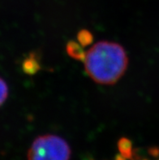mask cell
Listing matches in <instances>:
<instances>
[{"label":"cell","instance_id":"cell-1","mask_svg":"<svg viewBox=\"0 0 159 160\" xmlns=\"http://www.w3.org/2000/svg\"><path fill=\"white\" fill-rule=\"evenodd\" d=\"M85 69L100 85H114L124 75L128 65L127 52L119 43L101 41L87 51Z\"/></svg>","mask_w":159,"mask_h":160},{"label":"cell","instance_id":"cell-2","mask_svg":"<svg viewBox=\"0 0 159 160\" xmlns=\"http://www.w3.org/2000/svg\"><path fill=\"white\" fill-rule=\"evenodd\" d=\"M71 149L60 137L46 134L33 141L28 152V160H70Z\"/></svg>","mask_w":159,"mask_h":160},{"label":"cell","instance_id":"cell-3","mask_svg":"<svg viewBox=\"0 0 159 160\" xmlns=\"http://www.w3.org/2000/svg\"><path fill=\"white\" fill-rule=\"evenodd\" d=\"M22 69L25 74L30 76L35 75L37 72L40 71V60L34 53H31L30 55L23 60Z\"/></svg>","mask_w":159,"mask_h":160},{"label":"cell","instance_id":"cell-4","mask_svg":"<svg viewBox=\"0 0 159 160\" xmlns=\"http://www.w3.org/2000/svg\"><path fill=\"white\" fill-rule=\"evenodd\" d=\"M66 51L67 55L71 58H72L76 60H85L86 53L84 51L82 46L79 42H77L75 41H69L67 43Z\"/></svg>","mask_w":159,"mask_h":160},{"label":"cell","instance_id":"cell-5","mask_svg":"<svg viewBox=\"0 0 159 160\" xmlns=\"http://www.w3.org/2000/svg\"><path fill=\"white\" fill-rule=\"evenodd\" d=\"M118 149L120 154L127 159L132 158V142L130 139L127 138H121L118 142Z\"/></svg>","mask_w":159,"mask_h":160},{"label":"cell","instance_id":"cell-6","mask_svg":"<svg viewBox=\"0 0 159 160\" xmlns=\"http://www.w3.org/2000/svg\"><path fill=\"white\" fill-rule=\"evenodd\" d=\"M77 41L82 47H89L93 43V36L92 32L87 29H81L77 33Z\"/></svg>","mask_w":159,"mask_h":160},{"label":"cell","instance_id":"cell-7","mask_svg":"<svg viewBox=\"0 0 159 160\" xmlns=\"http://www.w3.org/2000/svg\"><path fill=\"white\" fill-rule=\"evenodd\" d=\"M8 86L7 84L2 77H0V108L3 105L8 97Z\"/></svg>","mask_w":159,"mask_h":160},{"label":"cell","instance_id":"cell-8","mask_svg":"<svg viewBox=\"0 0 159 160\" xmlns=\"http://www.w3.org/2000/svg\"><path fill=\"white\" fill-rule=\"evenodd\" d=\"M149 154H152L153 156H157V155H158V154H159V150L157 148L153 147V148L149 149Z\"/></svg>","mask_w":159,"mask_h":160},{"label":"cell","instance_id":"cell-9","mask_svg":"<svg viewBox=\"0 0 159 160\" xmlns=\"http://www.w3.org/2000/svg\"><path fill=\"white\" fill-rule=\"evenodd\" d=\"M115 160H127V158H125V157H123L122 154H118L116 156V158H115Z\"/></svg>","mask_w":159,"mask_h":160},{"label":"cell","instance_id":"cell-10","mask_svg":"<svg viewBox=\"0 0 159 160\" xmlns=\"http://www.w3.org/2000/svg\"><path fill=\"white\" fill-rule=\"evenodd\" d=\"M141 160H147V159H145H145H141Z\"/></svg>","mask_w":159,"mask_h":160}]
</instances>
